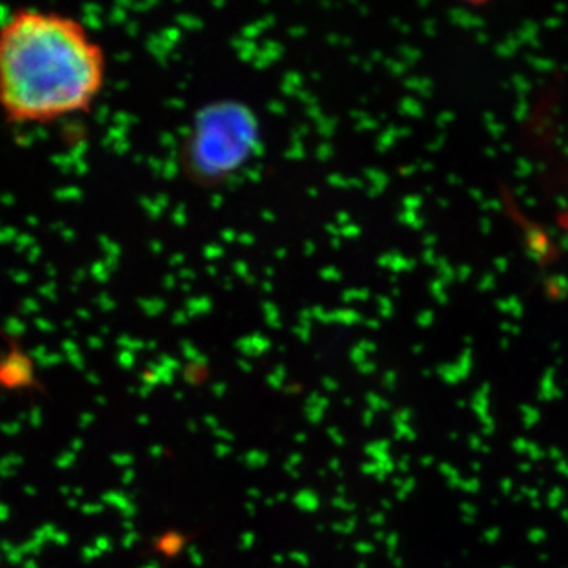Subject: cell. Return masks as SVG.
I'll use <instances>...</instances> for the list:
<instances>
[{"instance_id":"cell-1","label":"cell","mask_w":568,"mask_h":568,"mask_svg":"<svg viewBox=\"0 0 568 568\" xmlns=\"http://www.w3.org/2000/svg\"><path fill=\"white\" fill-rule=\"evenodd\" d=\"M106 81V51L80 18L21 7L0 22V114L11 125L88 114Z\"/></svg>"}]
</instances>
